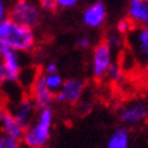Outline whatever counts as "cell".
I'll return each mask as SVG.
<instances>
[{"label":"cell","mask_w":148,"mask_h":148,"mask_svg":"<svg viewBox=\"0 0 148 148\" xmlns=\"http://www.w3.org/2000/svg\"><path fill=\"white\" fill-rule=\"evenodd\" d=\"M36 36L29 28L13 23L8 17L0 23V44L15 52H28L34 46Z\"/></svg>","instance_id":"obj_1"},{"label":"cell","mask_w":148,"mask_h":148,"mask_svg":"<svg viewBox=\"0 0 148 148\" xmlns=\"http://www.w3.org/2000/svg\"><path fill=\"white\" fill-rule=\"evenodd\" d=\"M53 126V111L49 108L40 110L36 120L27 127L21 140L27 148H42L49 142Z\"/></svg>","instance_id":"obj_2"},{"label":"cell","mask_w":148,"mask_h":148,"mask_svg":"<svg viewBox=\"0 0 148 148\" xmlns=\"http://www.w3.org/2000/svg\"><path fill=\"white\" fill-rule=\"evenodd\" d=\"M8 18L16 24L33 31L41 20V11L36 3L28 0H18L12 5Z\"/></svg>","instance_id":"obj_3"},{"label":"cell","mask_w":148,"mask_h":148,"mask_svg":"<svg viewBox=\"0 0 148 148\" xmlns=\"http://www.w3.org/2000/svg\"><path fill=\"white\" fill-rule=\"evenodd\" d=\"M21 70V60L18 53L0 44V85L15 83Z\"/></svg>","instance_id":"obj_4"},{"label":"cell","mask_w":148,"mask_h":148,"mask_svg":"<svg viewBox=\"0 0 148 148\" xmlns=\"http://www.w3.org/2000/svg\"><path fill=\"white\" fill-rule=\"evenodd\" d=\"M112 61V50L106 42H101L94 48L91 57V74L95 79H102L107 75Z\"/></svg>","instance_id":"obj_5"},{"label":"cell","mask_w":148,"mask_h":148,"mask_svg":"<svg viewBox=\"0 0 148 148\" xmlns=\"http://www.w3.org/2000/svg\"><path fill=\"white\" fill-rule=\"evenodd\" d=\"M85 90V83L77 78H70V79L64 81L61 89L54 94V101L60 103H77L81 99Z\"/></svg>","instance_id":"obj_6"},{"label":"cell","mask_w":148,"mask_h":148,"mask_svg":"<svg viewBox=\"0 0 148 148\" xmlns=\"http://www.w3.org/2000/svg\"><path fill=\"white\" fill-rule=\"evenodd\" d=\"M31 92H32V101L36 105L37 108H49L50 105L54 101V92H52L48 87H46L45 82H44L42 74L37 75L36 79L31 85Z\"/></svg>","instance_id":"obj_7"},{"label":"cell","mask_w":148,"mask_h":148,"mask_svg":"<svg viewBox=\"0 0 148 148\" xmlns=\"http://www.w3.org/2000/svg\"><path fill=\"white\" fill-rule=\"evenodd\" d=\"M122 122L130 126L142 123L148 118V105L143 101L132 102L130 105L124 106L119 112Z\"/></svg>","instance_id":"obj_8"},{"label":"cell","mask_w":148,"mask_h":148,"mask_svg":"<svg viewBox=\"0 0 148 148\" xmlns=\"http://www.w3.org/2000/svg\"><path fill=\"white\" fill-rule=\"evenodd\" d=\"M0 127H1L3 135L13 138L16 140H21L25 131V128H23L15 119L11 110L4 106H0Z\"/></svg>","instance_id":"obj_9"},{"label":"cell","mask_w":148,"mask_h":148,"mask_svg":"<svg viewBox=\"0 0 148 148\" xmlns=\"http://www.w3.org/2000/svg\"><path fill=\"white\" fill-rule=\"evenodd\" d=\"M107 17V7L103 1H95L86 7L82 13L83 24L90 28H98L106 21Z\"/></svg>","instance_id":"obj_10"},{"label":"cell","mask_w":148,"mask_h":148,"mask_svg":"<svg viewBox=\"0 0 148 148\" xmlns=\"http://www.w3.org/2000/svg\"><path fill=\"white\" fill-rule=\"evenodd\" d=\"M36 108V105L33 103V101L31 98H23L16 105L15 110H11V112L15 116V119L18 122V124L23 128H27L34 122Z\"/></svg>","instance_id":"obj_11"},{"label":"cell","mask_w":148,"mask_h":148,"mask_svg":"<svg viewBox=\"0 0 148 148\" xmlns=\"http://www.w3.org/2000/svg\"><path fill=\"white\" fill-rule=\"evenodd\" d=\"M130 42L142 58L148 61V27H139L130 32Z\"/></svg>","instance_id":"obj_12"},{"label":"cell","mask_w":148,"mask_h":148,"mask_svg":"<svg viewBox=\"0 0 148 148\" xmlns=\"http://www.w3.org/2000/svg\"><path fill=\"white\" fill-rule=\"evenodd\" d=\"M127 12L131 23L148 27V0H131Z\"/></svg>","instance_id":"obj_13"},{"label":"cell","mask_w":148,"mask_h":148,"mask_svg":"<svg viewBox=\"0 0 148 148\" xmlns=\"http://www.w3.org/2000/svg\"><path fill=\"white\" fill-rule=\"evenodd\" d=\"M106 148H130V134L127 128L119 127L115 130L108 138Z\"/></svg>","instance_id":"obj_14"},{"label":"cell","mask_w":148,"mask_h":148,"mask_svg":"<svg viewBox=\"0 0 148 148\" xmlns=\"http://www.w3.org/2000/svg\"><path fill=\"white\" fill-rule=\"evenodd\" d=\"M44 77V82H45L46 87L50 90L52 92H57L60 89H61L62 83H64V78L60 75L58 73L54 74H42Z\"/></svg>","instance_id":"obj_15"},{"label":"cell","mask_w":148,"mask_h":148,"mask_svg":"<svg viewBox=\"0 0 148 148\" xmlns=\"http://www.w3.org/2000/svg\"><path fill=\"white\" fill-rule=\"evenodd\" d=\"M106 77H108V79H110L111 82H115V83L120 82V81L123 79V70L120 68V65L114 62V64L110 66V69H108Z\"/></svg>","instance_id":"obj_16"},{"label":"cell","mask_w":148,"mask_h":148,"mask_svg":"<svg viewBox=\"0 0 148 148\" xmlns=\"http://www.w3.org/2000/svg\"><path fill=\"white\" fill-rule=\"evenodd\" d=\"M0 148H21V144H20V140H16L7 135H1L0 136Z\"/></svg>","instance_id":"obj_17"},{"label":"cell","mask_w":148,"mask_h":148,"mask_svg":"<svg viewBox=\"0 0 148 148\" xmlns=\"http://www.w3.org/2000/svg\"><path fill=\"white\" fill-rule=\"evenodd\" d=\"M116 31L122 34L130 33V32L132 31V23H131V20L128 17L120 18L119 21L116 23Z\"/></svg>","instance_id":"obj_18"},{"label":"cell","mask_w":148,"mask_h":148,"mask_svg":"<svg viewBox=\"0 0 148 148\" xmlns=\"http://www.w3.org/2000/svg\"><path fill=\"white\" fill-rule=\"evenodd\" d=\"M37 5H38L40 11H44V12H54L57 9L56 0H41Z\"/></svg>","instance_id":"obj_19"},{"label":"cell","mask_w":148,"mask_h":148,"mask_svg":"<svg viewBox=\"0 0 148 148\" xmlns=\"http://www.w3.org/2000/svg\"><path fill=\"white\" fill-rule=\"evenodd\" d=\"M56 3H57V8L70 9L78 5V0H56Z\"/></svg>","instance_id":"obj_20"},{"label":"cell","mask_w":148,"mask_h":148,"mask_svg":"<svg viewBox=\"0 0 148 148\" xmlns=\"http://www.w3.org/2000/svg\"><path fill=\"white\" fill-rule=\"evenodd\" d=\"M106 44H107L108 46L111 48V50L114 49V48H116V46H119V44H120V38H119V36L118 34H110V36L107 37V41H106Z\"/></svg>","instance_id":"obj_21"},{"label":"cell","mask_w":148,"mask_h":148,"mask_svg":"<svg viewBox=\"0 0 148 148\" xmlns=\"http://www.w3.org/2000/svg\"><path fill=\"white\" fill-rule=\"evenodd\" d=\"M77 44H78V46H79L81 49H87V48L90 46V38L86 37V36H82L77 40Z\"/></svg>","instance_id":"obj_22"},{"label":"cell","mask_w":148,"mask_h":148,"mask_svg":"<svg viewBox=\"0 0 148 148\" xmlns=\"http://www.w3.org/2000/svg\"><path fill=\"white\" fill-rule=\"evenodd\" d=\"M58 68L54 62H49V64L45 66V74H54V73H58Z\"/></svg>","instance_id":"obj_23"},{"label":"cell","mask_w":148,"mask_h":148,"mask_svg":"<svg viewBox=\"0 0 148 148\" xmlns=\"http://www.w3.org/2000/svg\"><path fill=\"white\" fill-rule=\"evenodd\" d=\"M7 18V5L4 1H0V23Z\"/></svg>","instance_id":"obj_24"}]
</instances>
